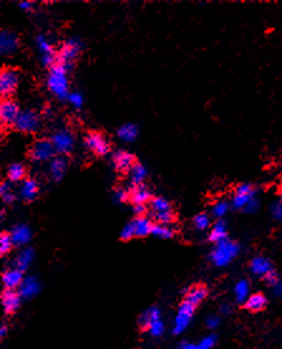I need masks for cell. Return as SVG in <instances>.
I'll return each instance as SVG.
<instances>
[{"mask_svg": "<svg viewBox=\"0 0 282 349\" xmlns=\"http://www.w3.org/2000/svg\"><path fill=\"white\" fill-rule=\"evenodd\" d=\"M216 335H207L196 345H198V349H213L214 345H216Z\"/></svg>", "mask_w": 282, "mask_h": 349, "instance_id": "ab89813d", "label": "cell"}, {"mask_svg": "<svg viewBox=\"0 0 282 349\" xmlns=\"http://www.w3.org/2000/svg\"><path fill=\"white\" fill-rule=\"evenodd\" d=\"M25 174L24 166L20 164H13L10 165V167L8 169V177L10 181H20L23 180Z\"/></svg>", "mask_w": 282, "mask_h": 349, "instance_id": "4dcf8cb0", "label": "cell"}, {"mask_svg": "<svg viewBox=\"0 0 282 349\" xmlns=\"http://www.w3.org/2000/svg\"><path fill=\"white\" fill-rule=\"evenodd\" d=\"M10 237H12L13 244L19 247V245L27 244L32 239V231L25 224H19V226L13 228L12 233H10Z\"/></svg>", "mask_w": 282, "mask_h": 349, "instance_id": "e0dca14e", "label": "cell"}, {"mask_svg": "<svg viewBox=\"0 0 282 349\" xmlns=\"http://www.w3.org/2000/svg\"><path fill=\"white\" fill-rule=\"evenodd\" d=\"M145 213V206L144 205H135V214L138 215H142Z\"/></svg>", "mask_w": 282, "mask_h": 349, "instance_id": "9f6ffc18", "label": "cell"}, {"mask_svg": "<svg viewBox=\"0 0 282 349\" xmlns=\"http://www.w3.org/2000/svg\"><path fill=\"white\" fill-rule=\"evenodd\" d=\"M37 46L39 48V51H42L43 55L46 53H53V48H52V45L48 42L47 38L45 36H39L37 38Z\"/></svg>", "mask_w": 282, "mask_h": 349, "instance_id": "f35d334b", "label": "cell"}, {"mask_svg": "<svg viewBox=\"0 0 282 349\" xmlns=\"http://www.w3.org/2000/svg\"><path fill=\"white\" fill-rule=\"evenodd\" d=\"M115 200L118 201V203H124V201L128 200V194H126L125 190L123 188H118V190L115 191Z\"/></svg>", "mask_w": 282, "mask_h": 349, "instance_id": "7dc6e473", "label": "cell"}, {"mask_svg": "<svg viewBox=\"0 0 282 349\" xmlns=\"http://www.w3.org/2000/svg\"><path fill=\"white\" fill-rule=\"evenodd\" d=\"M147 176V170L145 169V166H142L140 164H135L130 170V178L131 182L136 186H140L142 181L146 178Z\"/></svg>", "mask_w": 282, "mask_h": 349, "instance_id": "f1b7e54d", "label": "cell"}, {"mask_svg": "<svg viewBox=\"0 0 282 349\" xmlns=\"http://www.w3.org/2000/svg\"><path fill=\"white\" fill-rule=\"evenodd\" d=\"M221 311H222V314L228 315L229 312H231V309H229L228 305H223V306H221Z\"/></svg>", "mask_w": 282, "mask_h": 349, "instance_id": "6f0895ef", "label": "cell"}, {"mask_svg": "<svg viewBox=\"0 0 282 349\" xmlns=\"http://www.w3.org/2000/svg\"><path fill=\"white\" fill-rule=\"evenodd\" d=\"M19 114V107H18L17 103L10 99L3 100L2 105H0V119H2V123L4 125L15 124Z\"/></svg>", "mask_w": 282, "mask_h": 349, "instance_id": "9c48e42d", "label": "cell"}, {"mask_svg": "<svg viewBox=\"0 0 282 349\" xmlns=\"http://www.w3.org/2000/svg\"><path fill=\"white\" fill-rule=\"evenodd\" d=\"M151 208L154 209L155 214L156 213H165V211H172L169 201L165 200L164 198H155L151 201Z\"/></svg>", "mask_w": 282, "mask_h": 349, "instance_id": "1f68e13d", "label": "cell"}, {"mask_svg": "<svg viewBox=\"0 0 282 349\" xmlns=\"http://www.w3.org/2000/svg\"><path fill=\"white\" fill-rule=\"evenodd\" d=\"M33 258H34V252H33L32 248H25L15 258V268L24 272V271H27L29 268Z\"/></svg>", "mask_w": 282, "mask_h": 349, "instance_id": "44dd1931", "label": "cell"}, {"mask_svg": "<svg viewBox=\"0 0 282 349\" xmlns=\"http://www.w3.org/2000/svg\"><path fill=\"white\" fill-rule=\"evenodd\" d=\"M138 134H139L138 125H135V124H133V123L124 124V125L121 126L117 132L118 138H120L123 142H134L136 139V137H138Z\"/></svg>", "mask_w": 282, "mask_h": 349, "instance_id": "603a6c76", "label": "cell"}, {"mask_svg": "<svg viewBox=\"0 0 282 349\" xmlns=\"http://www.w3.org/2000/svg\"><path fill=\"white\" fill-rule=\"evenodd\" d=\"M41 291V283L38 281L37 277L34 276H29V277H25L23 280L22 285L19 286V291L18 294L20 295L22 299L29 300L33 299L34 296H37L38 292Z\"/></svg>", "mask_w": 282, "mask_h": 349, "instance_id": "4fadbf2b", "label": "cell"}, {"mask_svg": "<svg viewBox=\"0 0 282 349\" xmlns=\"http://www.w3.org/2000/svg\"><path fill=\"white\" fill-rule=\"evenodd\" d=\"M147 330H149V333L152 335V337H162L165 332L164 322H163L162 319L156 320V322L152 323V324L147 328Z\"/></svg>", "mask_w": 282, "mask_h": 349, "instance_id": "8d00e7d4", "label": "cell"}, {"mask_svg": "<svg viewBox=\"0 0 282 349\" xmlns=\"http://www.w3.org/2000/svg\"><path fill=\"white\" fill-rule=\"evenodd\" d=\"M39 116L33 110H25V112H20L18 116L17 121H15V126L19 129L20 132L24 133H32L39 128Z\"/></svg>", "mask_w": 282, "mask_h": 349, "instance_id": "8992f818", "label": "cell"}, {"mask_svg": "<svg viewBox=\"0 0 282 349\" xmlns=\"http://www.w3.org/2000/svg\"><path fill=\"white\" fill-rule=\"evenodd\" d=\"M152 235L157 238H162V239H170V238L174 235V233L170 228H168L167 226H162V224H157V226H154L151 232Z\"/></svg>", "mask_w": 282, "mask_h": 349, "instance_id": "d6a6232c", "label": "cell"}, {"mask_svg": "<svg viewBox=\"0 0 282 349\" xmlns=\"http://www.w3.org/2000/svg\"><path fill=\"white\" fill-rule=\"evenodd\" d=\"M272 290H273V292H275L276 295H282V282H281V281L277 283V285L273 286Z\"/></svg>", "mask_w": 282, "mask_h": 349, "instance_id": "11a10c76", "label": "cell"}, {"mask_svg": "<svg viewBox=\"0 0 282 349\" xmlns=\"http://www.w3.org/2000/svg\"><path fill=\"white\" fill-rule=\"evenodd\" d=\"M79 51H81V41L77 40V38H71L64 43L61 52H59L58 64L66 67L67 71H68L72 67V61L77 57Z\"/></svg>", "mask_w": 282, "mask_h": 349, "instance_id": "277c9868", "label": "cell"}, {"mask_svg": "<svg viewBox=\"0 0 282 349\" xmlns=\"http://www.w3.org/2000/svg\"><path fill=\"white\" fill-rule=\"evenodd\" d=\"M7 333H8V325L5 324V323H3L2 328H0V337L4 339V338L7 337Z\"/></svg>", "mask_w": 282, "mask_h": 349, "instance_id": "db71d44e", "label": "cell"}, {"mask_svg": "<svg viewBox=\"0 0 282 349\" xmlns=\"http://www.w3.org/2000/svg\"><path fill=\"white\" fill-rule=\"evenodd\" d=\"M211 224V219L206 213H200L194 218V226L198 231H206Z\"/></svg>", "mask_w": 282, "mask_h": 349, "instance_id": "d590c367", "label": "cell"}, {"mask_svg": "<svg viewBox=\"0 0 282 349\" xmlns=\"http://www.w3.org/2000/svg\"><path fill=\"white\" fill-rule=\"evenodd\" d=\"M234 296L238 302H246L250 297V282L247 280H240L235 283Z\"/></svg>", "mask_w": 282, "mask_h": 349, "instance_id": "83f0119b", "label": "cell"}, {"mask_svg": "<svg viewBox=\"0 0 282 349\" xmlns=\"http://www.w3.org/2000/svg\"><path fill=\"white\" fill-rule=\"evenodd\" d=\"M194 310H195V306L191 305L190 302L185 301V300L179 305V309H178L177 315H175L174 325H173V333L175 335L182 334L187 330L191 319H193Z\"/></svg>", "mask_w": 282, "mask_h": 349, "instance_id": "3957f363", "label": "cell"}, {"mask_svg": "<svg viewBox=\"0 0 282 349\" xmlns=\"http://www.w3.org/2000/svg\"><path fill=\"white\" fill-rule=\"evenodd\" d=\"M13 245L14 244H13V240H12V237H10V234L3 233V234L0 235V255L5 256L7 253H9Z\"/></svg>", "mask_w": 282, "mask_h": 349, "instance_id": "836d02e7", "label": "cell"}, {"mask_svg": "<svg viewBox=\"0 0 282 349\" xmlns=\"http://www.w3.org/2000/svg\"><path fill=\"white\" fill-rule=\"evenodd\" d=\"M206 325L209 329H216L219 325V318L216 316V315H209L206 320Z\"/></svg>", "mask_w": 282, "mask_h": 349, "instance_id": "bcb514c9", "label": "cell"}, {"mask_svg": "<svg viewBox=\"0 0 282 349\" xmlns=\"http://www.w3.org/2000/svg\"><path fill=\"white\" fill-rule=\"evenodd\" d=\"M133 223L134 227H135L136 237H146V235H149L152 232V228H154L151 221L147 218H144V216H139Z\"/></svg>", "mask_w": 282, "mask_h": 349, "instance_id": "484cf974", "label": "cell"}, {"mask_svg": "<svg viewBox=\"0 0 282 349\" xmlns=\"http://www.w3.org/2000/svg\"><path fill=\"white\" fill-rule=\"evenodd\" d=\"M263 280H265V282L267 283V285L270 286V288H273V286L277 285V283L280 282V278H278V276H277V273H276V271H273V272H271L270 275L266 276V277L263 278Z\"/></svg>", "mask_w": 282, "mask_h": 349, "instance_id": "ee69618b", "label": "cell"}, {"mask_svg": "<svg viewBox=\"0 0 282 349\" xmlns=\"http://www.w3.org/2000/svg\"><path fill=\"white\" fill-rule=\"evenodd\" d=\"M49 91L56 95L58 99L63 100L69 97L68 80H67V69L62 65L57 64L51 67L47 79Z\"/></svg>", "mask_w": 282, "mask_h": 349, "instance_id": "6da1fadb", "label": "cell"}, {"mask_svg": "<svg viewBox=\"0 0 282 349\" xmlns=\"http://www.w3.org/2000/svg\"><path fill=\"white\" fill-rule=\"evenodd\" d=\"M256 198V190L251 183H240L235 187L232 205L234 209H242L245 210L246 206L250 204L251 200Z\"/></svg>", "mask_w": 282, "mask_h": 349, "instance_id": "5b68a950", "label": "cell"}, {"mask_svg": "<svg viewBox=\"0 0 282 349\" xmlns=\"http://www.w3.org/2000/svg\"><path fill=\"white\" fill-rule=\"evenodd\" d=\"M120 237H121V239H124V240H129V239H131L133 237H136L134 223L126 224V226L123 228V231H121V233H120Z\"/></svg>", "mask_w": 282, "mask_h": 349, "instance_id": "60d3db41", "label": "cell"}, {"mask_svg": "<svg viewBox=\"0 0 282 349\" xmlns=\"http://www.w3.org/2000/svg\"><path fill=\"white\" fill-rule=\"evenodd\" d=\"M42 62L45 66H51L53 67L54 66V56L53 53H46V55H43V58H42Z\"/></svg>", "mask_w": 282, "mask_h": 349, "instance_id": "c3c4849f", "label": "cell"}, {"mask_svg": "<svg viewBox=\"0 0 282 349\" xmlns=\"http://www.w3.org/2000/svg\"><path fill=\"white\" fill-rule=\"evenodd\" d=\"M23 280H24L23 272L17 268H10L3 273V285L7 290H14L15 288H19Z\"/></svg>", "mask_w": 282, "mask_h": 349, "instance_id": "2e32d148", "label": "cell"}, {"mask_svg": "<svg viewBox=\"0 0 282 349\" xmlns=\"http://www.w3.org/2000/svg\"><path fill=\"white\" fill-rule=\"evenodd\" d=\"M19 81V76L12 69H4L0 74V92L3 97H9L15 91Z\"/></svg>", "mask_w": 282, "mask_h": 349, "instance_id": "52a82bcc", "label": "cell"}, {"mask_svg": "<svg viewBox=\"0 0 282 349\" xmlns=\"http://www.w3.org/2000/svg\"><path fill=\"white\" fill-rule=\"evenodd\" d=\"M162 319V312L157 307L151 306L147 310H145L144 312L140 315V319H139V324L142 329H147L152 323H155L156 320Z\"/></svg>", "mask_w": 282, "mask_h": 349, "instance_id": "ffe728a7", "label": "cell"}, {"mask_svg": "<svg viewBox=\"0 0 282 349\" xmlns=\"http://www.w3.org/2000/svg\"><path fill=\"white\" fill-rule=\"evenodd\" d=\"M266 306H267V299L261 292L250 295V297L245 302V307L251 312H260L265 310Z\"/></svg>", "mask_w": 282, "mask_h": 349, "instance_id": "ac0fdd59", "label": "cell"}, {"mask_svg": "<svg viewBox=\"0 0 282 349\" xmlns=\"http://www.w3.org/2000/svg\"><path fill=\"white\" fill-rule=\"evenodd\" d=\"M20 193H22L23 199H24L25 201H32L38 194L37 182H35L34 180H30V178H28V180H24V182H23V185H22V190H20Z\"/></svg>", "mask_w": 282, "mask_h": 349, "instance_id": "4316f807", "label": "cell"}, {"mask_svg": "<svg viewBox=\"0 0 282 349\" xmlns=\"http://www.w3.org/2000/svg\"><path fill=\"white\" fill-rule=\"evenodd\" d=\"M250 267L252 273H255L256 276H260V277L262 278H265L266 276L270 275L271 272L275 271L272 262H271L268 258L263 257V256H257V257L253 258V260L251 261Z\"/></svg>", "mask_w": 282, "mask_h": 349, "instance_id": "7c38bea8", "label": "cell"}, {"mask_svg": "<svg viewBox=\"0 0 282 349\" xmlns=\"http://www.w3.org/2000/svg\"><path fill=\"white\" fill-rule=\"evenodd\" d=\"M2 198H3V201H4L5 204H12L13 201L15 200V196H14V194L10 191V193H8V194H5V195H2Z\"/></svg>", "mask_w": 282, "mask_h": 349, "instance_id": "681fc988", "label": "cell"}, {"mask_svg": "<svg viewBox=\"0 0 282 349\" xmlns=\"http://www.w3.org/2000/svg\"><path fill=\"white\" fill-rule=\"evenodd\" d=\"M258 208H260V203H258L257 199L255 198L253 200L250 201V204L246 206L243 211H246V213H248V214H255V213H257Z\"/></svg>", "mask_w": 282, "mask_h": 349, "instance_id": "f6af8a7d", "label": "cell"}, {"mask_svg": "<svg viewBox=\"0 0 282 349\" xmlns=\"http://www.w3.org/2000/svg\"><path fill=\"white\" fill-rule=\"evenodd\" d=\"M134 160H135L134 156L131 153H129V152L118 151L113 156V165L120 171H126V170H131V167L135 165L134 164Z\"/></svg>", "mask_w": 282, "mask_h": 349, "instance_id": "d6986e66", "label": "cell"}, {"mask_svg": "<svg viewBox=\"0 0 282 349\" xmlns=\"http://www.w3.org/2000/svg\"><path fill=\"white\" fill-rule=\"evenodd\" d=\"M20 295L13 290H5L2 295V304L5 314H13L20 306Z\"/></svg>", "mask_w": 282, "mask_h": 349, "instance_id": "9a60e30c", "label": "cell"}, {"mask_svg": "<svg viewBox=\"0 0 282 349\" xmlns=\"http://www.w3.org/2000/svg\"><path fill=\"white\" fill-rule=\"evenodd\" d=\"M12 191V188H10V185L8 182H3L2 185H0V194L2 195H5V194L10 193Z\"/></svg>", "mask_w": 282, "mask_h": 349, "instance_id": "816d5d0a", "label": "cell"}, {"mask_svg": "<svg viewBox=\"0 0 282 349\" xmlns=\"http://www.w3.org/2000/svg\"><path fill=\"white\" fill-rule=\"evenodd\" d=\"M131 199L135 203V205H144L147 200L150 199V193L145 186H136L135 190L131 194Z\"/></svg>", "mask_w": 282, "mask_h": 349, "instance_id": "f546056e", "label": "cell"}, {"mask_svg": "<svg viewBox=\"0 0 282 349\" xmlns=\"http://www.w3.org/2000/svg\"><path fill=\"white\" fill-rule=\"evenodd\" d=\"M227 224L223 220H218L209 233V240L213 243H219L227 239Z\"/></svg>", "mask_w": 282, "mask_h": 349, "instance_id": "d4e9b609", "label": "cell"}, {"mask_svg": "<svg viewBox=\"0 0 282 349\" xmlns=\"http://www.w3.org/2000/svg\"><path fill=\"white\" fill-rule=\"evenodd\" d=\"M271 215L273 216V219L277 221H282V194L278 200H276L275 203H272L271 205Z\"/></svg>", "mask_w": 282, "mask_h": 349, "instance_id": "74e56055", "label": "cell"}, {"mask_svg": "<svg viewBox=\"0 0 282 349\" xmlns=\"http://www.w3.org/2000/svg\"><path fill=\"white\" fill-rule=\"evenodd\" d=\"M85 144L89 149H91L92 152L98 156H105L106 153L110 149L107 141L105 139V137L100 133H90L87 134L86 139H85Z\"/></svg>", "mask_w": 282, "mask_h": 349, "instance_id": "30bf717a", "label": "cell"}, {"mask_svg": "<svg viewBox=\"0 0 282 349\" xmlns=\"http://www.w3.org/2000/svg\"><path fill=\"white\" fill-rule=\"evenodd\" d=\"M228 210L229 204L227 203V201H218V203L212 208V214H213V216H216V218L222 219L227 213H228Z\"/></svg>", "mask_w": 282, "mask_h": 349, "instance_id": "e575fe53", "label": "cell"}, {"mask_svg": "<svg viewBox=\"0 0 282 349\" xmlns=\"http://www.w3.org/2000/svg\"><path fill=\"white\" fill-rule=\"evenodd\" d=\"M67 172V160L64 157H56L51 162V175L56 181L63 178Z\"/></svg>", "mask_w": 282, "mask_h": 349, "instance_id": "7402d4cb", "label": "cell"}, {"mask_svg": "<svg viewBox=\"0 0 282 349\" xmlns=\"http://www.w3.org/2000/svg\"><path fill=\"white\" fill-rule=\"evenodd\" d=\"M19 8L23 10H32L33 9V3L22 2V3H19Z\"/></svg>", "mask_w": 282, "mask_h": 349, "instance_id": "f5cc1de1", "label": "cell"}, {"mask_svg": "<svg viewBox=\"0 0 282 349\" xmlns=\"http://www.w3.org/2000/svg\"><path fill=\"white\" fill-rule=\"evenodd\" d=\"M54 152H56V149H54L52 141H48V139H41V141H38L37 143L33 146L30 156H32V158L34 160L35 162H45L53 157Z\"/></svg>", "mask_w": 282, "mask_h": 349, "instance_id": "ba28073f", "label": "cell"}, {"mask_svg": "<svg viewBox=\"0 0 282 349\" xmlns=\"http://www.w3.org/2000/svg\"><path fill=\"white\" fill-rule=\"evenodd\" d=\"M207 295H208V290L204 286H195V288H191L188 291L187 296H185V301L190 302L191 305L196 306V305H199L206 299Z\"/></svg>", "mask_w": 282, "mask_h": 349, "instance_id": "cb8c5ba5", "label": "cell"}, {"mask_svg": "<svg viewBox=\"0 0 282 349\" xmlns=\"http://www.w3.org/2000/svg\"><path fill=\"white\" fill-rule=\"evenodd\" d=\"M68 100L76 108H81L84 105V98H82V95L79 92H71L68 97Z\"/></svg>", "mask_w": 282, "mask_h": 349, "instance_id": "7bdbcfd3", "label": "cell"}, {"mask_svg": "<svg viewBox=\"0 0 282 349\" xmlns=\"http://www.w3.org/2000/svg\"><path fill=\"white\" fill-rule=\"evenodd\" d=\"M49 114H52V110L49 109V108H46V110H45V115H49Z\"/></svg>", "mask_w": 282, "mask_h": 349, "instance_id": "680465c9", "label": "cell"}, {"mask_svg": "<svg viewBox=\"0 0 282 349\" xmlns=\"http://www.w3.org/2000/svg\"><path fill=\"white\" fill-rule=\"evenodd\" d=\"M73 137H72L71 133L66 131H59L57 133L53 134L52 137V143H53L54 149L58 153L64 154L68 153V152L72 151L73 148Z\"/></svg>", "mask_w": 282, "mask_h": 349, "instance_id": "8fae6325", "label": "cell"}, {"mask_svg": "<svg viewBox=\"0 0 282 349\" xmlns=\"http://www.w3.org/2000/svg\"><path fill=\"white\" fill-rule=\"evenodd\" d=\"M179 349H198V345L190 342H182L179 344Z\"/></svg>", "mask_w": 282, "mask_h": 349, "instance_id": "f907efd6", "label": "cell"}, {"mask_svg": "<svg viewBox=\"0 0 282 349\" xmlns=\"http://www.w3.org/2000/svg\"><path fill=\"white\" fill-rule=\"evenodd\" d=\"M19 47V40L14 33L3 30L0 33V52L3 55H13Z\"/></svg>", "mask_w": 282, "mask_h": 349, "instance_id": "5bb4252c", "label": "cell"}, {"mask_svg": "<svg viewBox=\"0 0 282 349\" xmlns=\"http://www.w3.org/2000/svg\"><path fill=\"white\" fill-rule=\"evenodd\" d=\"M239 253V245L233 240L224 239L217 243L216 248L211 255V260L217 267H226Z\"/></svg>", "mask_w": 282, "mask_h": 349, "instance_id": "7a4b0ae2", "label": "cell"}, {"mask_svg": "<svg viewBox=\"0 0 282 349\" xmlns=\"http://www.w3.org/2000/svg\"><path fill=\"white\" fill-rule=\"evenodd\" d=\"M155 219L159 221V224L162 226H168L169 223H172L173 220V214L172 211H165V213H156L155 214Z\"/></svg>", "mask_w": 282, "mask_h": 349, "instance_id": "b9f144b4", "label": "cell"}]
</instances>
